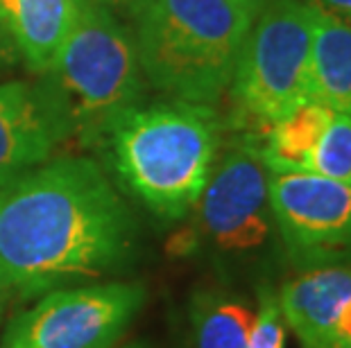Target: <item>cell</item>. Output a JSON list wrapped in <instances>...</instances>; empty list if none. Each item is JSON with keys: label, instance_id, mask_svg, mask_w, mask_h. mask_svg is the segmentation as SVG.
<instances>
[{"label": "cell", "instance_id": "1", "mask_svg": "<svg viewBox=\"0 0 351 348\" xmlns=\"http://www.w3.org/2000/svg\"><path fill=\"white\" fill-rule=\"evenodd\" d=\"M134 240L130 209L91 159H50L0 190V273L25 299L123 267Z\"/></svg>", "mask_w": 351, "mask_h": 348}, {"label": "cell", "instance_id": "2", "mask_svg": "<svg viewBox=\"0 0 351 348\" xmlns=\"http://www.w3.org/2000/svg\"><path fill=\"white\" fill-rule=\"evenodd\" d=\"M261 3L143 0L136 21L141 70L182 102L213 107L229 91Z\"/></svg>", "mask_w": 351, "mask_h": 348}, {"label": "cell", "instance_id": "3", "mask_svg": "<svg viewBox=\"0 0 351 348\" xmlns=\"http://www.w3.org/2000/svg\"><path fill=\"white\" fill-rule=\"evenodd\" d=\"M116 174L156 217L179 222L195 209L220 145L213 107L166 102L136 107L104 140Z\"/></svg>", "mask_w": 351, "mask_h": 348}, {"label": "cell", "instance_id": "4", "mask_svg": "<svg viewBox=\"0 0 351 348\" xmlns=\"http://www.w3.org/2000/svg\"><path fill=\"white\" fill-rule=\"evenodd\" d=\"M134 36L98 0H80L77 16L41 91L64 124L66 143L102 145L138 107L143 79Z\"/></svg>", "mask_w": 351, "mask_h": 348}, {"label": "cell", "instance_id": "5", "mask_svg": "<svg viewBox=\"0 0 351 348\" xmlns=\"http://www.w3.org/2000/svg\"><path fill=\"white\" fill-rule=\"evenodd\" d=\"M315 5L267 0L254 18L229 91L243 116L263 127L313 102Z\"/></svg>", "mask_w": 351, "mask_h": 348}, {"label": "cell", "instance_id": "6", "mask_svg": "<svg viewBox=\"0 0 351 348\" xmlns=\"http://www.w3.org/2000/svg\"><path fill=\"white\" fill-rule=\"evenodd\" d=\"M191 244L206 242L222 256H254L270 244L276 222L270 204V172L261 143L236 140L213 163L197 199Z\"/></svg>", "mask_w": 351, "mask_h": 348}, {"label": "cell", "instance_id": "7", "mask_svg": "<svg viewBox=\"0 0 351 348\" xmlns=\"http://www.w3.org/2000/svg\"><path fill=\"white\" fill-rule=\"evenodd\" d=\"M143 301L145 287L123 280L52 290L10 323L0 348H111Z\"/></svg>", "mask_w": 351, "mask_h": 348}, {"label": "cell", "instance_id": "8", "mask_svg": "<svg viewBox=\"0 0 351 348\" xmlns=\"http://www.w3.org/2000/svg\"><path fill=\"white\" fill-rule=\"evenodd\" d=\"M270 204L276 233L297 267H351L349 183L311 172H270Z\"/></svg>", "mask_w": 351, "mask_h": 348}, {"label": "cell", "instance_id": "9", "mask_svg": "<svg viewBox=\"0 0 351 348\" xmlns=\"http://www.w3.org/2000/svg\"><path fill=\"white\" fill-rule=\"evenodd\" d=\"M62 143L64 124L41 86L0 84V190L50 161Z\"/></svg>", "mask_w": 351, "mask_h": 348}, {"label": "cell", "instance_id": "10", "mask_svg": "<svg viewBox=\"0 0 351 348\" xmlns=\"http://www.w3.org/2000/svg\"><path fill=\"white\" fill-rule=\"evenodd\" d=\"M283 323L302 348H326L340 314L351 303V267L302 269L276 292Z\"/></svg>", "mask_w": 351, "mask_h": 348}, {"label": "cell", "instance_id": "11", "mask_svg": "<svg viewBox=\"0 0 351 348\" xmlns=\"http://www.w3.org/2000/svg\"><path fill=\"white\" fill-rule=\"evenodd\" d=\"M80 0H0V18L32 72H48L77 16Z\"/></svg>", "mask_w": 351, "mask_h": 348}, {"label": "cell", "instance_id": "12", "mask_svg": "<svg viewBox=\"0 0 351 348\" xmlns=\"http://www.w3.org/2000/svg\"><path fill=\"white\" fill-rule=\"evenodd\" d=\"M313 100L333 113L351 116V25L315 7Z\"/></svg>", "mask_w": 351, "mask_h": 348}, {"label": "cell", "instance_id": "13", "mask_svg": "<svg viewBox=\"0 0 351 348\" xmlns=\"http://www.w3.org/2000/svg\"><path fill=\"white\" fill-rule=\"evenodd\" d=\"M333 111L319 102H306L265 129L261 157L270 172H306L308 159L326 129Z\"/></svg>", "mask_w": 351, "mask_h": 348}, {"label": "cell", "instance_id": "14", "mask_svg": "<svg viewBox=\"0 0 351 348\" xmlns=\"http://www.w3.org/2000/svg\"><path fill=\"white\" fill-rule=\"evenodd\" d=\"M254 310L241 296L208 290L195 296L191 308L197 348H247Z\"/></svg>", "mask_w": 351, "mask_h": 348}, {"label": "cell", "instance_id": "15", "mask_svg": "<svg viewBox=\"0 0 351 348\" xmlns=\"http://www.w3.org/2000/svg\"><path fill=\"white\" fill-rule=\"evenodd\" d=\"M306 172L351 186V116H331L311 154Z\"/></svg>", "mask_w": 351, "mask_h": 348}, {"label": "cell", "instance_id": "16", "mask_svg": "<svg viewBox=\"0 0 351 348\" xmlns=\"http://www.w3.org/2000/svg\"><path fill=\"white\" fill-rule=\"evenodd\" d=\"M286 346V323H283L279 299L270 285L258 287L256 314L247 348H283Z\"/></svg>", "mask_w": 351, "mask_h": 348}, {"label": "cell", "instance_id": "17", "mask_svg": "<svg viewBox=\"0 0 351 348\" xmlns=\"http://www.w3.org/2000/svg\"><path fill=\"white\" fill-rule=\"evenodd\" d=\"M319 12L351 25V0H311Z\"/></svg>", "mask_w": 351, "mask_h": 348}, {"label": "cell", "instance_id": "18", "mask_svg": "<svg viewBox=\"0 0 351 348\" xmlns=\"http://www.w3.org/2000/svg\"><path fill=\"white\" fill-rule=\"evenodd\" d=\"M98 3H102L104 7H114L118 12H127L134 16L138 12V7L143 5V0H98Z\"/></svg>", "mask_w": 351, "mask_h": 348}, {"label": "cell", "instance_id": "19", "mask_svg": "<svg viewBox=\"0 0 351 348\" xmlns=\"http://www.w3.org/2000/svg\"><path fill=\"white\" fill-rule=\"evenodd\" d=\"M10 32H7V27L3 23V18H0V68L7 64V59H10Z\"/></svg>", "mask_w": 351, "mask_h": 348}, {"label": "cell", "instance_id": "20", "mask_svg": "<svg viewBox=\"0 0 351 348\" xmlns=\"http://www.w3.org/2000/svg\"><path fill=\"white\" fill-rule=\"evenodd\" d=\"M10 285L5 283L3 273H0V319H3V310H5V303H7V296H10Z\"/></svg>", "mask_w": 351, "mask_h": 348}, {"label": "cell", "instance_id": "21", "mask_svg": "<svg viewBox=\"0 0 351 348\" xmlns=\"http://www.w3.org/2000/svg\"><path fill=\"white\" fill-rule=\"evenodd\" d=\"M335 348H351V342H345V344H338Z\"/></svg>", "mask_w": 351, "mask_h": 348}, {"label": "cell", "instance_id": "22", "mask_svg": "<svg viewBox=\"0 0 351 348\" xmlns=\"http://www.w3.org/2000/svg\"><path fill=\"white\" fill-rule=\"evenodd\" d=\"M123 348H145V346H141V344H132V346H123Z\"/></svg>", "mask_w": 351, "mask_h": 348}, {"label": "cell", "instance_id": "23", "mask_svg": "<svg viewBox=\"0 0 351 348\" xmlns=\"http://www.w3.org/2000/svg\"><path fill=\"white\" fill-rule=\"evenodd\" d=\"M252 3H261V5H265V3H267V0H252Z\"/></svg>", "mask_w": 351, "mask_h": 348}]
</instances>
